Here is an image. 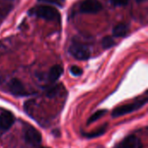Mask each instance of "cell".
<instances>
[{"label":"cell","mask_w":148,"mask_h":148,"mask_svg":"<svg viewBox=\"0 0 148 148\" xmlns=\"http://www.w3.org/2000/svg\"><path fill=\"white\" fill-rule=\"evenodd\" d=\"M107 113V110H105V109H102V110H99V111H97V112H95L89 119H88V124H90V123H92V122H95V121H96L97 120H99V119H101L105 114Z\"/></svg>","instance_id":"cell-11"},{"label":"cell","mask_w":148,"mask_h":148,"mask_svg":"<svg viewBox=\"0 0 148 148\" xmlns=\"http://www.w3.org/2000/svg\"><path fill=\"white\" fill-rule=\"evenodd\" d=\"M70 73L75 76H80L82 74V69L78 66H72L70 68Z\"/></svg>","instance_id":"cell-14"},{"label":"cell","mask_w":148,"mask_h":148,"mask_svg":"<svg viewBox=\"0 0 148 148\" xmlns=\"http://www.w3.org/2000/svg\"><path fill=\"white\" fill-rule=\"evenodd\" d=\"M24 140L28 144H29L33 147H36V146L40 145V143L42 141V135H41L40 132L37 131L35 127H29L25 130Z\"/></svg>","instance_id":"cell-4"},{"label":"cell","mask_w":148,"mask_h":148,"mask_svg":"<svg viewBox=\"0 0 148 148\" xmlns=\"http://www.w3.org/2000/svg\"><path fill=\"white\" fill-rule=\"evenodd\" d=\"M63 73V69L62 66L60 65H55L53 66L49 72V75H48V78H49V81L51 82H56L60 77L61 75H62Z\"/></svg>","instance_id":"cell-9"},{"label":"cell","mask_w":148,"mask_h":148,"mask_svg":"<svg viewBox=\"0 0 148 148\" xmlns=\"http://www.w3.org/2000/svg\"><path fill=\"white\" fill-rule=\"evenodd\" d=\"M143 145L141 140L134 135L127 137L122 144V148H142Z\"/></svg>","instance_id":"cell-8"},{"label":"cell","mask_w":148,"mask_h":148,"mask_svg":"<svg viewBox=\"0 0 148 148\" xmlns=\"http://www.w3.org/2000/svg\"><path fill=\"white\" fill-rule=\"evenodd\" d=\"M128 31V28L125 23L117 24L113 29V35L116 37H122L127 36Z\"/></svg>","instance_id":"cell-10"},{"label":"cell","mask_w":148,"mask_h":148,"mask_svg":"<svg viewBox=\"0 0 148 148\" xmlns=\"http://www.w3.org/2000/svg\"><path fill=\"white\" fill-rule=\"evenodd\" d=\"M42 2H45V3H49L51 4H55V5H58V6H62V2L61 0H39Z\"/></svg>","instance_id":"cell-16"},{"label":"cell","mask_w":148,"mask_h":148,"mask_svg":"<svg viewBox=\"0 0 148 148\" xmlns=\"http://www.w3.org/2000/svg\"><path fill=\"white\" fill-rule=\"evenodd\" d=\"M9 88L11 94L16 96H28L29 93L26 91L23 84L18 79H12L9 84Z\"/></svg>","instance_id":"cell-7"},{"label":"cell","mask_w":148,"mask_h":148,"mask_svg":"<svg viewBox=\"0 0 148 148\" xmlns=\"http://www.w3.org/2000/svg\"><path fill=\"white\" fill-rule=\"evenodd\" d=\"M69 53L77 60H88L90 57V51L88 48L81 43V42H74L69 47Z\"/></svg>","instance_id":"cell-3"},{"label":"cell","mask_w":148,"mask_h":148,"mask_svg":"<svg viewBox=\"0 0 148 148\" xmlns=\"http://www.w3.org/2000/svg\"><path fill=\"white\" fill-rule=\"evenodd\" d=\"M101 8L98 0H84L80 5V10L83 13H97Z\"/></svg>","instance_id":"cell-5"},{"label":"cell","mask_w":148,"mask_h":148,"mask_svg":"<svg viewBox=\"0 0 148 148\" xmlns=\"http://www.w3.org/2000/svg\"><path fill=\"white\" fill-rule=\"evenodd\" d=\"M110 1L115 6H123V5H127L130 0H110Z\"/></svg>","instance_id":"cell-15"},{"label":"cell","mask_w":148,"mask_h":148,"mask_svg":"<svg viewBox=\"0 0 148 148\" xmlns=\"http://www.w3.org/2000/svg\"><path fill=\"white\" fill-rule=\"evenodd\" d=\"M114 44V41L112 36H106L102 40V46L104 49H109Z\"/></svg>","instance_id":"cell-12"},{"label":"cell","mask_w":148,"mask_h":148,"mask_svg":"<svg viewBox=\"0 0 148 148\" xmlns=\"http://www.w3.org/2000/svg\"><path fill=\"white\" fill-rule=\"evenodd\" d=\"M137 2H145V1H147V0H136Z\"/></svg>","instance_id":"cell-17"},{"label":"cell","mask_w":148,"mask_h":148,"mask_svg":"<svg viewBox=\"0 0 148 148\" xmlns=\"http://www.w3.org/2000/svg\"><path fill=\"white\" fill-rule=\"evenodd\" d=\"M106 131V127H101V129H99L98 131L96 132H94V133H90V134H87V137L88 138H95V137H98L100 135H102Z\"/></svg>","instance_id":"cell-13"},{"label":"cell","mask_w":148,"mask_h":148,"mask_svg":"<svg viewBox=\"0 0 148 148\" xmlns=\"http://www.w3.org/2000/svg\"><path fill=\"white\" fill-rule=\"evenodd\" d=\"M44 148H49V147H44Z\"/></svg>","instance_id":"cell-18"},{"label":"cell","mask_w":148,"mask_h":148,"mask_svg":"<svg viewBox=\"0 0 148 148\" xmlns=\"http://www.w3.org/2000/svg\"><path fill=\"white\" fill-rule=\"evenodd\" d=\"M15 123V116L9 111H3L0 114V131H8Z\"/></svg>","instance_id":"cell-6"},{"label":"cell","mask_w":148,"mask_h":148,"mask_svg":"<svg viewBox=\"0 0 148 148\" xmlns=\"http://www.w3.org/2000/svg\"><path fill=\"white\" fill-rule=\"evenodd\" d=\"M147 98H144V99H141V100L137 101L135 102L119 107L113 111L112 116L113 117H120V116L125 115L127 114L132 113V112L136 111V110L140 109V108H142L144 105L147 104Z\"/></svg>","instance_id":"cell-2"},{"label":"cell","mask_w":148,"mask_h":148,"mask_svg":"<svg viewBox=\"0 0 148 148\" xmlns=\"http://www.w3.org/2000/svg\"><path fill=\"white\" fill-rule=\"evenodd\" d=\"M31 14L46 20H60L59 11L52 6L40 5L31 10Z\"/></svg>","instance_id":"cell-1"}]
</instances>
